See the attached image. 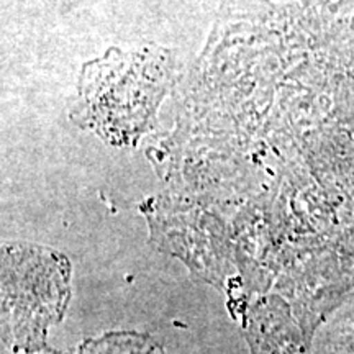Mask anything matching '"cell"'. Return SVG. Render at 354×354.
<instances>
[{
  "label": "cell",
  "mask_w": 354,
  "mask_h": 354,
  "mask_svg": "<svg viewBox=\"0 0 354 354\" xmlns=\"http://www.w3.org/2000/svg\"><path fill=\"white\" fill-rule=\"evenodd\" d=\"M315 354H354V312L326 326Z\"/></svg>",
  "instance_id": "3"
},
{
  "label": "cell",
  "mask_w": 354,
  "mask_h": 354,
  "mask_svg": "<svg viewBox=\"0 0 354 354\" xmlns=\"http://www.w3.org/2000/svg\"><path fill=\"white\" fill-rule=\"evenodd\" d=\"M166 74L162 61L141 53L110 51L107 59L87 64L81 92L88 122L113 141L140 136L165 92Z\"/></svg>",
  "instance_id": "1"
},
{
  "label": "cell",
  "mask_w": 354,
  "mask_h": 354,
  "mask_svg": "<svg viewBox=\"0 0 354 354\" xmlns=\"http://www.w3.org/2000/svg\"><path fill=\"white\" fill-rule=\"evenodd\" d=\"M3 312L8 322H33L39 312L43 322L56 320L69 289V264L64 256L39 246H3Z\"/></svg>",
  "instance_id": "2"
}]
</instances>
